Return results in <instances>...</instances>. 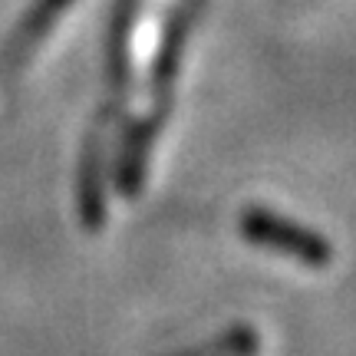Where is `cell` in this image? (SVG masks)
I'll list each match as a JSON object with an SVG mask.
<instances>
[{
    "label": "cell",
    "instance_id": "3957f363",
    "mask_svg": "<svg viewBox=\"0 0 356 356\" xmlns=\"http://www.w3.org/2000/svg\"><path fill=\"white\" fill-rule=\"evenodd\" d=\"M202 7H204V0H181L165 26V37H162V47H159V56H155V66H152V99H155L152 113L159 119H165L168 106H172L175 79H178V70H181V56H185L191 30H195L198 17H202Z\"/></svg>",
    "mask_w": 356,
    "mask_h": 356
},
{
    "label": "cell",
    "instance_id": "6da1fadb",
    "mask_svg": "<svg viewBox=\"0 0 356 356\" xmlns=\"http://www.w3.org/2000/svg\"><path fill=\"white\" fill-rule=\"evenodd\" d=\"M238 231L248 244L264 248L287 261H297L304 267H327L333 261V244L327 238H320L317 231L304 228L270 208H257V204L244 208L238 215Z\"/></svg>",
    "mask_w": 356,
    "mask_h": 356
},
{
    "label": "cell",
    "instance_id": "277c9868",
    "mask_svg": "<svg viewBox=\"0 0 356 356\" xmlns=\"http://www.w3.org/2000/svg\"><path fill=\"white\" fill-rule=\"evenodd\" d=\"M73 0H33L30 10L20 17L17 30L10 33L7 47L0 50V86H10L13 79L24 73V66L30 63V56L37 53V47L47 40L56 20L70 10Z\"/></svg>",
    "mask_w": 356,
    "mask_h": 356
},
{
    "label": "cell",
    "instance_id": "5b68a950",
    "mask_svg": "<svg viewBox=\"0 0 356 356\" xmlns=\"http://www.w3.org/2000/svg\"><path fill=\"white\" fill-rule=\"evenodd\" d=\"M162 119L155 113L132 119L122 136H119V152H115V188L126 195L129 202L139 198L142 185L149 178V159H152V145L159 139Z\"/></svg>",
    "mask_w": 356,
    "mask_h": 356
},
{
    "label": "cell",
    "instance_id": "8992f818",
    "mask_svg": "<svg viewBox=\"0 0 356 356\" xmlns=\"http://www.w3.org/2000/svg\"><path fill=\"white\" fill-rule=\"evenodd\" d=\"M136 13H139V0H115L109 37H106V83L113 96H122L129 79V37H132Z\"/></svg>",
    "mask_w": 356,
    "mask_h": 356
},
{
    "label": "cell",
    "instance_id": "52a82bcc",
    "mask_svg": "<svg viewBox=\"0 0 356 356\" xmlns=\"http://www.w3.org/2000/svg\"><path fill=\"white\" fill-rule=\"evenodd\" d=\"M257 346H261V340H257L254 327H234L208 343L191 346V350L175 356H257Z\"/></svg>",
    "mask_w": 356,
    "mask_h": 356
},
{
    "label": "cell",
    "instance_id": "7a4b0ae2",
    "mask_svg": "<svg viewBox=\"0 0 356 356\" xmlns=\"http://www.w3.org/2000/svg\"><path fill=\"white\" fill-rule=\"evenodd\" d=\"M115 106H102L96 122L89 129L79 155L76 172V211L89 234H96L106 221V132L115 119Z\"/></svg>",
    "mask_w": 356,
    "mask_h": 356
}]
</instances>
